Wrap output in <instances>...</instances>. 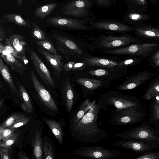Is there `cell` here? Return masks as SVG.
Returning <instances> with one entry per match:
<instances>
[{
    "mask_svg": "<svg viewBox=\"0 0 159 159\" xmlns=\"http://www.w3.org/2000/svg\"><path fill=\"white\" fill-rule=\"evenodd\" d=\"M97 101L92 102L91 108L71 130L72 137L79 142L94 144L109 136L105 130L99 128L101 121L98 120L101 110Z\"/></svg>",
    "mask_w": 159,
    "mask_h": 159,
    "instance_id": "1",
    "label": "cell"
},
{
    "mask_svg": "<svg viewBox=\"0 0 159 159\" xmlns=\"http://www.w3.org/2000/svg\"><path fill=\"white\" fill-rule=\"evenodd\" d=\"M97 103L101 110L105 111L107 107L114 108V110L111 111L112 113L139 104L134 97L115 91L103 94L99 97Z\"/></svg>",
    "mask_w": 159,
    "mask_h": 159,
    "instance_id": "2",
    "label": "cell"
},
{
    "mask_svg": "<svg viewBox=\"0 0 159 159\" xmlns=\"http://www.w3.org/2000/svg\"><path fill=\"white\" fill-rule=\"evenodd\" d=\"M94 4L93 0H67L61 12L65 16L70 18L94 19L96 16L91 11Z\"/></svg>",
    "mask_w": 159,
    "mask_h": 159,
    "instance_id": "3",
    "label": "cell"
},
{
    "mask_svg": "<svg viewBox=\"0 0 159 159\" xmlns=\"http://www.w3.org/2000/svg\"><path fill=\"white\" fill-rule=\"evenodd\" d=\"M56 41L58 51L68 60L73 56L84 57V51L73 40V36L68 33L56 30L51 32Z\"/></svg>",
    "mask_w": 159,
    "mask_h": 159,
    "instance_id": "4",
    "label": "cell"
},
{
    "mask_svg": "<svg viewBox=\"0 0 159 159\" xmlns=\"http://www.w3.org/2000/svg\"><path fill=\"white\" fill-rule=\"evenodd\" d=\"M159 49V43L142 42L133 43L123 48L106 49L104 53L128 55L147 58Z\"/></svg>",
    "mask_w": 159,
    "mask_h": 159,
    "instance_id": "5",
    "label": "cell"
},
{
    "mask_svg": "<svg viewBox=\"0 0 159 159\" xmlns=\"http://www.w3.org/2000/svg\"><path fill=\"white\" fill-rule=\"evenodd\" d=\"M145 115L144 110L139 104L113 112L108 121L116 125H132L142 121Z\"/></svg>",
    "mask_w": 159,
    "mask_h": 159,
    "instance_id": "6",
    "label": "cell"
},
{
    "mask_svg": "<svg viewBox=\"0 0 159 159\" xmlns=\"http://www.w3.org/2000/svg\"><path fill=\"white\" fill-rule=\"evenodd\" d=\"M142 42L137 37L126 33L120 36L101 34L92 44L96 48L110 49Z\"/></svg>",
    "mask_w": 159,
    "mask_h": 159,
    "instance_id": "7",
    "label": "cell"
},
{
    "mask_svg": "<svg viewBox=\"0 0 159 159\" xmlns=\"http://www.w3.org/2000/svg\"><path fill=\"white\" fill-rule=\"evenodd\" d=\"M90 19H74L65 16H49L45 21L50 27L68 30H91L88 25Z\"/></svg>",
    "mask_w": 159,
    "mask_h": 159,
    "instance_id": "8",
    "label": "cell"
},
{
    "mask_svg": "<svg viewBox=\"0 0 159 159\" xmlns=\"http://www.w3.org/2000/svg\"><path fill=\"white\" fill-rule=\"evenodd\" d=\"M122 139L149 143L159 141V136L153 129L148 126H138L120 133L115 134Z\"/></svg>",
    "mask_w": 159,
    "mask_h": 159,
    "instance_id": "9",
    "label": "cell"
},
{
    "mask_svg": "<svg viewBox=\"0 0 159 159\" xmlns=\"http://www.w3.org/2000/svg\"><path fill=\"white\" fill-rule=\"evenodd\" d=\"M76 155L92 159L115 158L121 155L119 151L102 146H88L78 148L73 151Z\"/></svg>",
    "mask_w": 159,
    "mask_h": 159,
    "instance_id": "10",
    "label": "cell"
},
{
    "mask_svg": "<svg viewBox=\"0 0 159 159\" xmlns=\"http://www.w3.org/2000/svg\"><path fill=\"white\" fill-rule=\"evenodd\" d=\"M88 25L91 30H99L124 33L134 31V26L110 19H90Z\"/></svg>",
    "mask_w": 159,
    "mask_h": 159,
    "instance_id": "11",
    "label": "cell"
},
{
    "mask_svg": "<svg viewBox=\"0 0 159 159\" xmlns=\"http://www.w3.org/2000/svg\"><path fill=\"white\" fill-rule=\"evenodd\" d=\"M134 26L136 36L142 41L159 43V26L151 25L145 22L136 23Z\"/></svg>",
    "mask_w": 159,
    "mask_h": 159,
    "instance_id": "12",
    "label": "cell"
},
{
    "mask_svg": "<svg viewBox=\"0 0 159 159\" xmlns=\"http://www.w3.org/2000/svg\"><path fill=\"white\" fill-rule=\"evenodd\" d=\"M30 58L41 79L48 86L53 87L54 83L50 73L37 54L30 47L26 48Z\"/></svg>",
    "mask_w": 159,
    "mask_h": 159,
    "instance_id": "13",
    "label": "cell"
},
{
    "mask_svg": "<svg viewBox=\"0 0 159 159\" xmlns=\"http://www.w3.org/2000/svg\"><path fill=\"white\" fill-rule=\"evenodd\" d=\"M156 75V73H152L147 70L141 71L128 77L121 84L118 86L116 89L119 90L133 89L146 83Z\"/></svg>",
    "mask_w": 159,
    "mask_h": 159,
    "instance_id": "14",
    "label": "cell"
},
{
    "mask_svg": "<svg viewBox=\"0 0 159 159\" xmlns=\"http://www.w3.org/2000/svg\"><path fill=\"white\" fill-rule=\"evenodd\" d=\"M30 74L34 87L41 101L50 110L57 111L58 108L50 93L39 82L32 70H30Z\"/></svg>",
    "mask_w": 159,
    "mask_h": 159,
    "instance_id": "15",
    "label": "cell"
},
{
    "mask_svg": "<svg viewBox=\"0 0 159 159\" xmlns=\"http://www.w3.org/2000/svg\"><path fill=\"white\" fill-rule=\"evenodd\" d=\"M62 98L67 113H70L75 104L79 99V94L68 79L66 80L63 86Z\"/></svg>",
    "mask_w": 159,
    "mask_h": 159,
    "instance_id": "16",
    "label": "cell"
},
{
    "mask_svg": "<svg viewBox=\"0 0 159 159\" xmlns=\"http://www.w3.org/2000/svg\"><path fill=\"white\" fill-rule=\"evenodd\" d=\"M147 142L122 139L114 143L112 146L132 150L137 152H149L155 146Z\"/></svg>",
    "mask_w": 159,
    "mask_h": 159,
    "instance_id": "17",
    "label": "cell"
},
{
    "mask_svg": "<svg viewBox=\"0 0 159 159\" xmlns=\"http://www.w3.org/2000/svg\"><path fill=\"white\" fill-rule=\"evenodd\" d=\"M93 102L89 98L81 102L71 114L70 123V129L71 130L78 124L85 114L92 107Z\"/></svg>",
    "mask_w": 159,
    "mask_h": 159,
    "instance_id": "18",
    "label": "cell"
},
{
    "mask_svg": "<svg viewBox=\"0 0 159 159\" xmlns=\"http://www.w3.org/2000/svg\"><path fill=\"white\" fill-rule=\"evenodd\" d=\"M38 51L45 58L50 66L53 69L57 77H59L63 68L62 57L58 54L51 53L41 48H38Z\"/></svg>",
    "mask_w": 159,
    "mask_h": 159,
    "instance_id": "19",
    "label": "cell"
},
{
    "mask_svg": "<svg viewBox=\"0 0 159 159\" xmlns=\"http://www.w3.org/2000/svg\"><path fill=\"white\" fill-rule=\"evenodd\" d=\"M75 81L82 87V96L88 98L93 94L94 91L102 86V83L100 80L86 78H79Z\"/></svg>",
    "mask_w": 159,
    "mask_h": 159,
    "instance_id": "20",
    "label": "cell"
},
{
    "mask_svg": "<svg viewBox=\"0 0 159 159\" xmlns=\"http://www.w3.org/2000/svg\"><path fill=\"white\" fill-rule=\"evenodd\" d=\"M152 18V17L150 14L128 9L123 20L127 24L134 25L138 23L145 22L149 20Z\"/></svg>",
    "mask_w": 159,
    "mask_h": 159,
    "instance_id": "21",
    "label": "cell"
},
{
    "mask_svg": "<svg viewBox=\"0 0 159 159\" xmlns=\"http://www.w3.org/2000/svg\"><path fill=\"white\" fill-rule=\"evenodd\" d=\"M83 61L87 66L114 67L118 66V63L113 61L91 56H85L83 57Z\"/></svg>",
    "mask_w": 159,
    "mask_h": 159,
    "instance_id": "22",
    "label": "cell"
},
{
    "mask_svg": "<svg viewBox=\"0 0 159 159\" xmlns=\"http://www.w3.org/2000/svg\"><path fill=\"white\" fill-rule=\"evenodd\" d=\"M1 56L5 62L17 73L22 74L27 69L26 67L19 60L4 51L0 52Z\"/></svg>",
    "mask_w": 159,
    "mask_h": 159,
    "instance_id": "23",
    "label": "cell"
},
{
    "mask_svg": "<svg viewBox=\"0 0 159 159\" xmlns=\"http://www.w3.org/2000/svg\"><path fill=\"white\" fill-rule=\"evenodd\" d=\"M11 45L23 56L25 57L26 42L24 37L21 34H13L8 38Z\"/></svg>",
    "mask_w": 159,
    "mask_h": 159,
    "instance_id": "24",
    "label": "cell"
},
{
    "mask_svg": "<svg viewBox=\"0 0 159 159\" xmlns=\"http://www.w3.org/2000/svg\"><path fill=\"white\" fill-rule=\"evenodd\" d=\"M0 72L4 81L8 84L12 91L19 97H21L20 91L16 89L9 68L3 62L1 56L0 57Z\"/></svg>",
    "mask_w": 159,
    "mask_h": 159,
    "instance_id": "25",
    "label": "cell"
},
{
    "mask_svg": "<svg viewBox=\"0 0 159 159\" xmlns=\"http://www.w3.org/2000/svg\"><path fill=\"white\" fill-rule=\"evenodd\" d=\"M48 125L60 144L63 143V130L61 124L52 119L44 118L43 119Z\"/></svg>",
    "mask_w": 159,
    "mask_h": 159,
    "instance_id": "26",
    "label": "cell"
},
{
    "mask_svg": "<svg viewBox=\"0 0 159 159\" xmlns=\"http://www.w3.org/2000/svg\"><path fill=\"white\" fill-rule=\"evenodd\" d=\"M3 22L14 23L17 25L24 27H31L30 23L27 21L19 14L10 13L4 15L1 19Z\"/></svg>",
    "mask_w": 159,
    "mask_h": 159,
    "instance_id": "27",
    "label": "cell"
},
{
    "mask_svg": "<svg viewBox=\"0 0 159 159\" xmlns=\"http://www.w3.org/2000/svg\"><path fill=\"white\" fill-rule=\"evenodd\" d=\"M159 95V75H158L149 85L143 98L145 99H150Z\"/></svg>",
    "mask_w": 159,
    "mask_h": 159,
    "instance_id": "28",
    "label": "cell"
},
{
    "mask_svg": "<svg viewBox=\"0 0 159 159\" xmlns=\"http://www.w3.org/2000/svg\"><path fill=\"white\" fill-rule=\"evenodd\" d=\"M128 6V9L145 13L148 5V0H124Z\"/></svg>",
    "mask_w": 159,
    "mask_h": 159,
    "instance_id": "29",
    "label": "cell"
},
{
    "mask_svg": "<svg viewBox=\"0 0 159 159\" xmlns=\"http://www.w3.org/2000/svg\"><path fill=\"white\" fill-rule=\"evenodd\" d=\"M57 6V3L47 4L36 8L33 13L37 18L42 20L52 12Z\"/></svg>",
    "mask_w": 159,
    "mask_h": 159,
    "instance_id": "30",
    "label": "cell"
},
{
    "mask_svg": "<svg viewBox=\"0 0 159 159\" xmlns=\"http://www.w3.org/2000/svg\"><path fill=\"white\" fill-rule=\"evenodd\" d=\"M34 153L37 159L43 158L42 138L40 133L38 130L34 137Z\"/></svg>",
    "mask_w": 159,
    "mask_h": 159,
    "instance_id": "31",
    "label": "cell"
},
{
    "mask_svg": "<svg viewBox=\"0 0 159 159\" xmlns=\"http://www.w3.org/2000/svg\"><path fill=\"white\" fill-rule=\"evenodd\" d=\"M5 44L3 45L5 51L15 57L24 62L25 64L28 63L26 57L23 56L21 53L18 52L10 44L9 40L6 39Z\"/></svg>",
    "mask_w": 159,
    "mask_h": 159,
    "instance_id": "32",
    "label": "cell"
},
{
    "mask_svg": "<svg viewBox=\"0 0 159 159\" xmlns=\"http://www.w3.org/2000/svg\"><path fill=\"white\" fill-rule=\"evenodd\" d=\"M18 86L23 103L27 107V112H32L33 110L32 105L27 91L24 87L20 83H18Z\"/></svg>",
    "mask_w": 159,
    "mask_h": 159,
    "instance_id": "33",
    "label": "cell"
},
{
    "mask_svg": "<svg viewBox=\"0 0 159 159\" xmlns=\"http://www.w3.org/2000/svg\"><path fill=\"white\" fill-rule=\"evenodd\" d=\"M87 66L84 61L79 62L70 61L64 66L63 69L66 71H78L83 70Z\"/></svg>",
    "mask_w": 159,
    "mask_h": 159,
    "instance_id": "34",
    "label": "cell"
},
{
    "mask_svg": "<svg viewBox=\"0 0 159 159\" xmlns=\"http://www.w3.org/2000/svg\"><path fill=\"white\" fill-rule=\"evenodd\" d=\"M32 27L31 33L33 37L38 40L48 39L45 33L35 22H30Z\"/></svg>",
    "mask_w": 159,
    "mask_h": 159,
    "instance_id": "35",
    "label": "cell"
},
{
    "mask_svg": "<svg viewBox=\"0 0 159 159\" xmlns=\"http://www.w3.org/2000/svg\"><path fill=\"white\" fill-rule=\"evenodd\" d=\"M34 43L40 48L45 49L48 52L54 54H58L57 50L53 43L49 39L38 40L35 41Z\"/></svg>",
    "mask_w": 159,
    "mask_h": 159,
    "instance_id": "36",
    "label": "cell"
},
{
    "mask_svg": "<svg viewBox=\"0 0 159 159\" xmlns=\"http://www.w3.org/2000/svg\"><path fill=\"white\" fill-rule=\"evenodd\" d=\"M27 117L21 114L15 113L7 118L0 125V129L7 128L20 119Z\"/></svg>",
    "mask_w": 159,
    "mask_h": 159,
    "instance_id": "37",
    "label": "cell"
},
{
    "mask_svg": "<svg viewBox=\"0 0 159 159\" xmlns=\"http://www.w3.org/2000/svg\"><path fill=\"white\" fill-rule=\"evenodd\" d=\"M146 59L145 58L132 56L131 57L124 59L119 62L118 66L127 67L134 66Z\"/></svg>",
    "mask_w": 159,
    "mask_h": 159,
    "instance_id": "38",
    "label": "cell"
},
{
    "mask_svg": "<svg viewBox=\"0 0 159 159\" xmlns=\"http://www.w3.org/2000/svg\"><path fill=\"white\" fill-rule=\"evenodd\" d=\"M19 136V134L17 133H13L10 135L0 141V147L10 148L16 141Z\"/></svg>",
    "mask_w": 159,
    "mask_h": 159,
    "instance_id": "39",
    "label": "cell"
},
{
    "mask_svg": "<svg viewBox=\"0 0 159 159\" xmlns=\"http://www.w3.org/2000/svg\"><path fill=\"white\" fill-rule=\"evenodd\" d=\"M43 150L44 152V157L45 159H54L52 147L51 144L47 141H45L44 142Z\"/></svg>",
    "mask_w": 159,
    "mask_h": 159,
    "instance_id": "40",
    "label": "cell"
},
{
    "mask_svg": "<svg viewBox=\"0 0 159 159\" xmlns=\"http://www.w3.org/2000/svg\"><path fill=\"white\" fill-rule=\"evenodd\" d=\"M152 118L155 124L159 125V101H156L153 105L152 110ZM159 127V126H158Z\"/></svg>",
    "mask_w": 159,
    "mask_h": 159,
    "instance_id": "41",
    "label": "cell"
},
{
    "mask_svg": "<svg viewBox=\"0 0 159 159\" xmlns=\"http://www.w3.org/2000/svg\"><path fill=\"white\" fill-rule=\"evenodd\" d=\"M95 4L99 7H104L107 9L115 6L116 0H93Z\"/></svg>",
    "mask_w": 159,
    "mask_h": 159,
    "instance_id": "42",
    "label": "cell"
},
{
    "mask_svg": "<svg viewBox=\"0 0 159 159\" xmlns=\"http://www.w3.org/2000/svg\"><path fill=\"white\" fill-rule=\"evenodd\" d=\"M16 128L0 129V140H2L13 133L16 130Z\"/></svg>",
    "mask_w": 159,
    "mask_h": 159,
    "instance_id": "43",
    "label": "cell"
},
{
    "mask_svg": "<svg viewBox=\"0 0 159 159\" xmlns=\"http://www.w3.org/2000/svg\"><path fill=\"white\" fill-rule=\"evenodd\" d=\"M136 159H159V152H148L142 155Z\"/></svg>",
    "mask_w": 159,
    "mask_h": 159,
    "instance_id": "44",
    "label": "cell"
},
{
    "mask_svg": "<svg viewBox=\"0 0 159 159\" xmlns=\"http://www.w3.org/2000/svg\"><path fill=\"white\" fill-rule=\"evenodd\" d=\"M30 119V117H27L21 118L7 128H17L26 124L29 121Z\"/></svg>",
    "mask_w": 159,
    "mask_h": 159,
    "instance_id": "45",
    "label": "cell"
},
{
    "mask_svg": "<svg viewBox=\"0 0 159 159\" xmlns=\"http://www.w3.org/2000/svg\"><path fill=\"white\" fill-rule=\"evenodd\" d=\"M89 73L93 76H102L109 74V71L103 69H98L91 70L88 72Z\"/></svg>",
    "mask_w": 159,
    "mask_h": 159,
    "instance_id": "46",
    "label": "cell"
},
{
    "mask_svg": "<svg viewBox=\"0 0 159 159\" xmlns=\"http://www.w3.org/2000/svg\"><path fill=\"white\" fill-rule=\"evenodd\" d=\"M9 148L0 147V153L1 159H9L10 158L9 152Z\"/></svg>",
    "mask_w": 159,
    "mask_h": 159,
    "instance_id": "47",
    "label": "cell"
},
{
    "mask_svg": "<svg viewBox=\"0 0 159 159\" xmlns=\"http://www.w3.org/2000/svg\"><path fill=\"white\" fill-rule=\"evenodd\" d=\"M147 58L149 62L159 58V49Z\"/></svg>",
    "mask_w": 159,
    "mask_h": 159,
    "instance_id": "48",
    "label": "cell"
},
{
    "mask_svg": "<svg viewBox=\"0 0 159 159\" xmlns=\"http://www.w3.org/2000/svg\"><path fill=\"white\" fill-rule=\"evenodd\" d=\"M152 66L159 72V58L150 62Z\"/></svg>",
    "mask_w": 159,
    "mask_h": 159,
    "instance_id": "49",
    "label": "cell"
},
{
    "mask_svg": "<svg viewBox=\"0 0 159 159\" xmlns=\"http://www.w3.org/2000/svg\"><path fill=\"white\" fill-rule=\"evenodd\" d=\"M0 42H1L3 39H6V35L5 31L1 23L0 24Z\"/></svg>",
    "mask_w": 159,
    "mask_h": 159,
    "instance_id": "50",
    "label": "cell"
},
{
    "mask_svg": "<svg viewBox=\"0 0 159 159\" xmlns=\"http://www.w3.org/2000/svg\"><path fill=\"white\" fill-rule=\"evenodd\" d=\"M18 157L19 158L21 159H28L29 158L25 154L22 152L19 153L18 155Z\"/></svg>",
    "mask_w": 159,
    "mask_h": 159,
    "instance_id": "51",
    "label": "cell"
},
{
    "mask_svg": "<svg viewBox=\"0 0 159 159\" xmlns=\"http://www.w3.org/2000/svg\"><path fill=\"white\" fill-rule=\"evenodd\" d=\"M150 1L151 4L155 5L159 2V0H150Z\"/></svg>",
    "mask_w": 159,
    "mask_h": 159,
    "instance_id": "52",
    "label": "cell"
},
{
    "mask_svg": "<svg viewBox=\"0 0 159 159\" xmlns=\"http://www.w3.org/2000/svg\"><path fill=\"white\" fill-rule=\"evenodd\" d=\"M23 0H16V3L17 6L20 7Z\"/></svg>",
    "mask_w": 159,
    "mask_h": 159,
    "instance_id": "53",
    "label": "cell"
},
{
    "mask_svg": "<svg viewBox=\"0 0 159 159\" xmlns=\"http://www.w3.org/2000/svg\"><path fill=\"white\" fill-rule=\"evenodd\" d=\"M3 100H1L0 101V108H1V105L2 104V103H3Z\"/></svg>",
    "mask_w": 159,
    "mask_h": 159,
    "instance_id": "54",
    "label": "cell"
},
{
    "mask_svg": "<svg viewBox=\"0 0 159 159\" xmlns=\"http://www.w3.org/2000/svg\"><path fill=\"white\" fill-rule=\"evenodd\" d=\"M39 0H32V4L34 3H35V2L38 1Z\"/></svg>",
    "mask_w": 159,
    "mask_h": 159,
    "instance_id": "55",
    "label": "cell"
}]
</instances>
